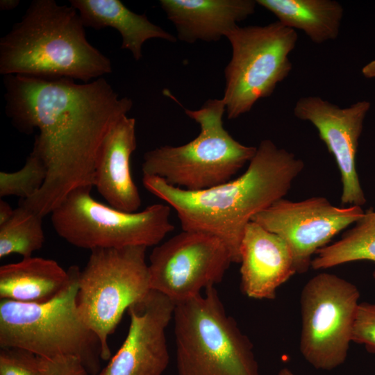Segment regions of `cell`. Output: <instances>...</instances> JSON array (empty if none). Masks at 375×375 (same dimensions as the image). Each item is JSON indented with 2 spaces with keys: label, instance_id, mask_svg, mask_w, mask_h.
I'll list each match as a JSON object with an SVG mask.
<instances>
[{
  "label": "cell",
  "instance_id": "f1b7e54d",
  "mask_svg": "<svg viewBox=\"0 0 375 375\" xmlns=\"http://www.w3.org/2000/svg\"><path fill=\"white\" fill-rule=\"evenodd\" d=\"M19 3V0H1L0 9L1 10H11L16 8Z\"/></svg>",
  "mask_w": 375,
  "mask_h": 375
},
{
  "label": "cell",
  "instance_id": "7402d4cb",
  "mask_svg": "<svg viewBox=\"0 0 375 375\" xmlns=\"http://www.w3.org/2000/svg\"><path fill=\"white\" fill-rule=\"evenodd\" d=\"M42 217L24 206L14 209L11 217L0 225V258L12 253L32 256L44 242Z\"/></svg>",
  "mask_w": 375,
  "mask_h": 375
},
{
  "label": "cell",
  "instance_id": "484cf974",
  "mask_svg": "<svg viewBox=\"0 0 375 375\" xmlns=\"http://www.w3.org/2000/svg\"><path fill=\"white\" fill-rule=\"evenodd\" d=\"M40 375H90L81 360L74 356L40 357Z\"/></svg>",
  "mask_w": 375,
  "mask_h": 375
},
{
  "label": "cell",
  "instance_id": "7a4b0ae2",
  "mask_svg": "<svg viewBox=\"0 0 375 375\" xmlns=\"http://www.w3.org/2000/svg\"><path fill=\"white\" fill-rule=\"evenodd\" d=\"M304 166L293 153L264 140L242 174L210 189L187 191L151 176H143L142 183L176 212L183 231L219 238L228 249L232 262L240 263L247 225L256 214L284 198Z\"/></svg>",
  "mask_w": 375,
  "mask_h": 375
},
{
  "label": "cell",
  "instance_id": "5b68a950",
  "mask_svg": "<svg viewBox=\"0 0 375 375\" xmlns=\"http://www.w3.org/2000/svg\"><path fill=\"white\" fill-rule=\"evenodd\" d=\"M200 126L199 134L181 146L165 145L146 152L142 176L158 177L190 192L216 187L232 179L254 156L257 147L235 140L224 128L222 99H208L198 110L184 108Z\"/></svg>",
  "mask_w": 375,
  "mask_h": 375
},
{
  "label": "cell",
  "instance_id": "ba28073f",
  "mask_svg": "<svg viewBox=\"0 0 375 375\" xmlns=\"http://www.w3.org/2000/svg\"><path fill=\"white\" fill-rule=\"evenodd\" d=\"M91 187L72 191L51 213L56 233L78 248H122L158 245L174 229L171 207L156 203L127 212L106 206L91 196Z\"/></svg>",
  "mask_w": 375,
  "mask_h": 375
},
{
  "label": "cell",
  "instance_id": "7c38bea8",
  "mask_svg": "<svg viewBox=\"0 0 375 375\" xmlns=\"http://www.w3.org/2000/svg\"><path fill=\"white\" fill-rule=\"evenodd\" d=\"M364 213L360 206L337 207L323 197L299 201L283 198L256 214L251 221L287 243L297 273L303 274L311 267L313 256Z\"/></svg>",
  "mask_w": 375,
  "mask_h": 375
},
{
  "label": "cell",
  "instance_id": "9a60e30c",
  "mask_svg": "<svg viewBox=\"0 0 375 375\" xmlns=\"http://www.w3.org/2000/svg\"><path fill=\"white\" fill-rule=\"evenodd\" d=\"M241 289L251 299L273 300L297 274L292 252L278 235L251 221L240 244Z\"/></svg>",
  "mask_w": 375,
  "mask_h": 375
},
{
  "label": "cell",
  "instance_id": "30bf717a",
  "mask_svg": "<svg viewBox=\"0 0 375 375\" xmlns=\"http://www.w3.org/2000/svg\"><path fill=\"white\" fill-rule=\"evenodd\" d=\"M359 298L354 284L327 272L317 274L303 286L299 350L314 368L332 370L345 362Z\"/></svg>",
  "mask_w": 375,
  "mask_h": 375
},
{
  "label": "cell",
  "instance_id": "d6986e66",
  "mask_svg": "<svg viewBox=\"0 0 375 375\" xmlns=\"http://www.w3.org/2000/svg\"><path fill=\"white\" fill-rule=\"evenodd\" d=\"M69 281L68 270L56 260L38 257L0 267V299L41 303L57 297Z\"/></svg>",
  "mask_w": 375,
  "mask_h": 375
},
{
  "label": "cell",
  "instance_id": "8fae6325",
  "mask_svg": "<svg viewBox=\"0 0 375 375\" xmlns=\"http://www.w3.org/2000/svg\"><path fill=\"white\" fill-rule=\"evenodd\" d=\"M232 262L228 249L219 238L182 230L151 253L150 287L177 304L219 283Z\"/></svg>",
  "mask_w": 375,
  "mask_h": 375
},
{
  "label": "cell",
  "instance_id": "6da1fadb",
  "mask_svg": "<svg viewBox=\"0 0 375 375\" xmlns=\"http://www.w3.org/2000/svg\"><path fill=\"white\" fill-rule=\"evenodd\" d=\"M6 112L24 133L39 131L32 153L45 165L40 190L19 206L44 217L74 190L94 187L97 157L112 127L133 106L103 77L78 83L67 78L4 76Z\"/></svg>",
  "mask_w": 375,
  "mask_h": 375
},
{
  "label": "cell",
  "instance_id": "277c9868",
  "mask_svg": "<svg viewBox=\"0 0 375 375\" xmlns=\"http://www.w3.org/2000/svg\"><path fill=\"white\" fill-rule=\"evenodd\" d=\"M67 270V285L49 301L1 300L0 347L21 348L44 358L74 356L90 375H97L101 342L80 317L76 303L81 270L77 265Z\"/></svg>",
  "mask_w": 375,
  "mask_h": 375
},
{
  "label": "cell",
  "instance_id": "83f0119b",
  "mask_svg": "<svg viewBox=\"0 0 375 375\" xmlns=\"http://www.w3.org/2000/svg\"><path fill=\"white\" fill-rule=\"evenodd\" d=\"M361 72L362 75L367 78H375V59L366 64Z\"/></svg>",
  "mask_w": 375,
  "mask_h": 375
},
{
  "label": "cell",
  "instance_id": "5bb4252c",
  "mask_svg": "<svg viewBox=\"0 0 375 375\" xmlns=\"http://www.w3.org/2000/svg\"><path fill=\"white\" fill-rule=\"evenodd\" d=\"M175 306L170 299L153 290L131 305L126 339L97 375H162L169 361L166 329Z\"/></svg>",
  "mask_w": 375,
  "mask_h": 375
},
{
  "label": "cell",
  "instance_id": "52a82bcc",
  "mask_svg": "<svg viewBox=\"0 0 375 375\" xmlns=\"http://www.w3.org/2000/svg\"><path fill=\"white\" fill-rule=\"evenodd\" d=\"M147 248L92 249L81 270L76 308L83 322L101 342L102 360L111 356L108 337L125 310L151 290Z\"/></svg>",
  "mask_w": 375,
  "mask_h": 375
},
{
  "label": "cell",
  "instance_id": "2e32d148",
  "mask_svg": "<svg viewBox=\"0 0 375 375\" xmlns=\"http://www.w3.org/2000/svg\"><path fill=\"white\" fill-rule=\"evenodd\" d=\"M135 122L126 115L112 127L99 149L94 173V187L108 205L127 212H138L142 203L131 172L137 148Z\"/></svg>",
  "mask_w": 375,
  "mask_h": 375
},
{
  "label": "cell",
  "instance_id": "9c48e42d",
  "mask_svg": "<svg viewBox=\"0 0 375 375\" xmlns=\"http://www.w3.org/2000/svg\"><path fill=\"white\" fill-rule=\"evenodd\" d=\"M231 58L225 67L222 98L228 119L249 112L260 99L271 96L290 74V53L298 35L278 21L265 26H238L228 33Z\"/></svg>",
  "mask_w": 375,
  "mask_h": 375
},
{
  "label": "cell",
  "instance_id": "ffe728a7",
  "mask_svg": "<svg viewBox=\"0 0 375 375\" xmlns=\"http://www.w3.org/2000/svg\"><path fill=\"white\" fill-rule=\"evenodd\" d=\"M256 3L273 13L283 25L302 31L314 43L339 36L344 8L337 1L257 0Z\"/></svg>",
  "mask_w": 375,
  "mask_h": 375
},
{
  "label": "cell",
  "instance_id": "e0dca14e",
  "mask_svg": "<svg viewBox=\"0 0 375 375\" xmlns=\"http://www.w3.org/2000/svg\"><path fill=\"white\" fill-rule=\"evenodd\" d=\"M159 3L187 43L217 42L256 10L253 0H160Z\"/></svg>",
  "mask_w": 375,
  "mask_h": 375
},
{
  "label": "cell",
  "instance_id": "4dcf8cb0",
  "mask_svg": "<svg viewBox=\"0 0 375 375\" xmlns=\"http://www.w3.org/2000/svg\"><path fill=\"white\" fill-rule=\"evenodd\" d=\"M373 278H374V283H375V269L373 272Z\"/></svg>",
  "mask_w": 375,
  "mask_h": 375
},
{
  "label": "cell",
  "instance_id": "f546056e",
  "mask_svg": "<svg viewBox=\"0 0 375 375\" xmlns=\"http://www.w3.org/2000/svg\"><path fill=\"white\" fill-rule=\"evenodd\" d=\"M278 375H296V374L294 372H292L290 369L287 367H284L279 371Z\"/></svg>",
  "mask_w": 375,
  "mask_h": 375
},
{
  "label": "cell",
  "instance_id": "4316f807",
  "mask_svg": "<svg viewBox=\"0 0 375 375\" xmlns=\"http://www.w3.org/2000/svg\"><path fill=\"white\" fill-rule=\"evenodd\" d=\"M14 209L11 208L10 204L3 201L0 200V225L6 222L12 215Z\"/></svg>",
  "mask_w": 375,
  "mask_h": 375
},
{
  "label": "cell",
  "instance_id": "8992f818",
  "mask_svg": "<svg viewBox=\"0 0 375 375\" xmlns=\"http://www.w3.org/2000/svg\"><path fill=\"white\" fill-rule=\"evenodd\" d=\"M173 321L178 375H260L251 342L215 286L176 304Z\"/></svg>",
  "mask_w": 375,
  "mask_h": 375
},
{
  "label": "cell",
  "instance_id": "d4e9b609",
  "mask_svg": "<svg viewBox=\"0 0 375 375\" xmlns=\"http://www.w3.org/2000/svg\"><path fill=\"white\" fill-rule=\"evenodd\" d=\"M352 342L375 353V303H360L352 334Z\"/></svg>",
  "mask_w": 375,
  "mask_h": 375
},
{
  "label": "cell",
  "instance_id": "44dd1931",
  "mask_svg": "<svg viewBox=\"0 0 375 375\" xmlns=\"http://www.w3.org/2000/svg\"><path fill=\"white\" fill-rule=\"evenodd\" d=\"M358 260L375 262V211L372 208L339 240L320 249L311 267L326 269Z\"/></svg>",
  "mask_w": 375,
  "mask_h": 375
},
{
  "label": "cell",
  "instance_id": "4fadbf2b",
  "mask_svg": "<svg viewBox=\"0 0 375 375\" xmlns=\"http://www.w3.org/2000/svg\"><path fill=\"white\" fill-rule=\"evenodd\" d=\"M370 102L341 108L318 96L299 98L293 109L299 119L310 122L333 156L342 181L341 204L362 206L367 202L356 169V154Z\"/></svg>",
  "mask_w": 375,
  "mask_h": 375
},
{
  "label": "cell",
  "instance_id": "cb8c5ba5",
  "mask_svg": "<svg viewBox=\"0 0 375 375\" xmlns=\"http://www.w3.org/2000/svg\"><path fill=\"white\" fill-rule=\"evenodd\" d=\"M40 357L17 347H1L0 375H40Z\"/></svg>",
  "mask_w": 375,
  "mask_h": 375
},
{
  "label": "cell",
  "instance_id": "ac0fdd59",
  "mask_svg": "<svg viewBox=\"0 0 375 375\" xmlns=\"http://www.w3.org/2000/svg\"><path fill=\"white\" fill-rule=\"evenodd\" d=\"M85 27L115 28L122 38V49L130 51L136 60L142 57L144 43L152 38L175 42L176 38L151 23L146 15L128 9L119 0H70Z\"/></svg>",
  "mask_w": 375,
  "mask_h": 375
},
{
  "label": "cell",
  "instance_id": "3957f363",
  "mask_svg": "<svg viewBox=\"0 0 375 375\" xmlns=\"http://www.w3.org/2000/svg\"><path fill=\"white\" fill-rule=\"evenodd\" d=\"M72 6L33 1L0 39V74L88 83L112 72L110 59L86 38Z\"/></svg>",
  "mask_w": 375,
  "mask_h": 375
},
{
  "label": "cell",
  "instance_id": "603a6c76",
  "mask_svg": "<svg viewBox=\"0 0 375 375\" xmlns=\"http://www.w3.org/2000/svg\"><path fill=\"white\" fill-rule=\"evenodd\" d=\"M47 174L44 162L31 153L20 169L0 172V197L16 196L22 200L27 199L40 190Z\"/></svg>",
  "mask_w": 375,
  "mask_h": 375
}]
</instances>
